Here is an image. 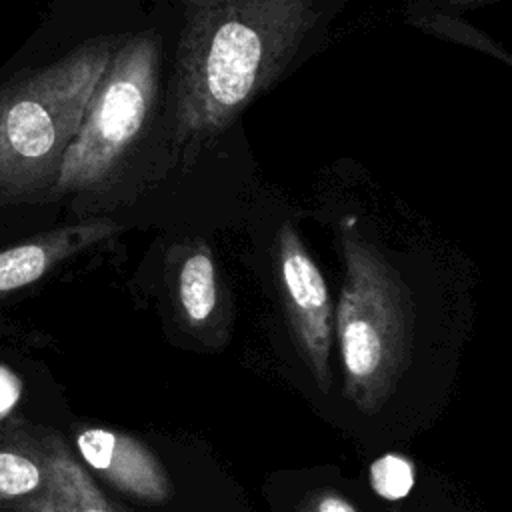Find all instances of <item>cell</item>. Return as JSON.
<instances>
[{
  "instance_id": "6da1fadb",
  "label": "cell",
  "mask_w": 512,
  "mask_h": 512,
  "mask_svg": "<svg viewBox=\"0 0 512 512\" xmlns=\"http://www.w3.org/2000/svg\"><path fill=\"white\" fill-rule=\"evenodd\" d=\"M174 140L200 148L288 68L312 30L316 0H180Z\"/></svg>"
},
{
  "instance_id": "7a4b0ae2",
  "label": "cell",
  "mask_w": 512,
  "mask_h": 512,
  "mask_svg": "<svg viewBox=\"0 0 512 512\" xmlns=\"http://www.w3.org/2000/svg\"><path fill=\"white\" fill-rule=\"evenodd\" d=\"M114 46L110 36L92 38L0 88V202L50 192Z\"/></svg>"
},
{
  "instance_id": "3957f363",
  "label": "cell",
  "mask_w": 512,
  "mask_h": 512,
  "mask_svg": "<svg viewBox=\"0 0 512 512\" xmlns=\"http://www.w3.org/2000/svg\"><path fill=\"white\" fill-rule=\"evenodd\" d=\"M344 280L336 304V338L344 396L364 414L378 412L406 372L412 296L390 260L366 240L354 218L340 226Z\"/></svg>"
},
{
  "instance_id": "277c9868",
  "label": "cell",
  "mask_w": 512,
  "mask_h": 512,
  "mask_svg": "<svg viewBox=\"0 0 512 512\" xmlns=\"http://www.w3.org/2000/svg\"><path fill=\"white\" fill-rule=\"evenodd\" d=\"M158 76L160 40L156 32H140L118 46L48 196L100 188L118 170L156 104Z\"/></svg>"
},
{
  "instance_id": "5b68a950",
  "label": "cell",
  "mask_w": 512,
  "mask_h": 512,
  "mask_svg": "<svg viewBox=\"0 0 512 512\" xmlns=\"http://www.w3.org/2000/svg\"><path fill=\"white\" fill-rule=\"evenodd\" d=\"M278 284L296 348L322 392L330 390L336 310L326 280L298 230L284 222L276 236Z\"/></svg>"
},
{
  "instance_id": "8992f818",
  "label": "cell",
  "mask_w": 512,
  "mask_h": 512,
  "mask_svg": "<svg viewBox=\"0 0 512 512\" xmlns=\"http://www.w3.org/2000/svg\"><path fill=\"white\" fill-rule=\"evenodd\" d=\"M84 464L60 432L20 416L0 420V506L20 508L64 482Z\"/></svg>"
},
{
  "instance_id": "52a82bcc",
  "label": "cell",
  "mask_w": 512,
  "mask_h": 512,
  "mask_svg": "<svg viewBox=\"0 0 512 512\" xmlns=\"http://www.w3.org/2000/svg\"><path fill=\"white\" fill-rule=\"evenodd\" d=\"M80 462L118 492L146 502L164 504L174 486L160 458L142 440L106 426H82L74 434Z\"/></svg>"
},
{
  "instance_id": "ba28073f",
  "label": "cell",
  "mask_w": 512,
  "mask_h": 512,
  "mask_svg": "<svg viewBox=\"0 0 512 512\" xmlns=\"http://www.w3.org/2000/svg\"><path fill=\"white\" fill-rule=\"evenodd\" d=\"M168 282L182 328L206 346H222L230 330V310L212 248L198 238L180 246Z\"/></svg>"
},
{
  "instance_id": "9c48e42d",
  "label": "cell",
  "mask_w": 512,
  "mask_h": 512,
  "mask_svg": "<svg viewBox=\"0 0 512 512\" xmlns=\"http://www.w3.org/2000/svg\"><path fill=\"white\" fill-rule=\"evenodd\" d=\"M120 230L122 226L110 218H90L40 232L0 250V302Z\"/></svg>"
},
{
  "instance_id": "30bf717a",
  "label": "cell",
  "mask_w": 512,
  "mask_h": 512,
  "mask_svg": "<svg viewBox=\"0 0 512 512\" xmlns=\"http://www.w3.org/2000/svg\"><path fill=\"white\" fill-rule=\"evenodd\" d=\"M20 512H130L128 508L112 502L104 496L98 484L92 480L88 468H80L68 482L54 492L28 502Z\"/></svg>"
},
{
  "instance_id": "8fae6325",
  "label": "cell",
  "mask_w": 512,
  "mask_h": 512,
  "mask_svg": "<svg viewBox=\"0 0 512 512\" xmlns=\"http://www.w3.org/2000/svg\"><path fill=\"white\" fill-rule=\"evenodd\" d=\"M412 22H414V26L422 28L428 34H434V36L450 40V42L464 44L472 50L486 52L512 68V52H508L486 32L474 28L472 24L464 22L462 18H458L452 12H444V10H436V8L420 4L418 8H412Z\"/></svg>"
},
{
  "instance_id": "7c38bea8",
  "label": "cell",
  "mask_w": 512,
  "mask_h": 512,
  "mask_svg": "<svg viewBox=\"0 0 512 512\" xmlns=\"http://www.w3.org/2000/svg\"><path fill=\"white\" fill-rule=\"evenodd\" d=\"M416 480L414 464L398 454H384L370 464V484L384 500H402Z\"/></svg>"
},
{
  "instance_id": "4fadbf2b",
  "label": "cell",
  "mask_w": 512,
  "mask_h": 512,
  "mask_svg": "<svg viewBox=\"0 0 512 512\" xmlns=\"http://www.w3.org/2000/svg\"><path fill=\"white\" fill-rule=\"evenodd\" d=\"M296 512H358V508L344 494L320 488L308 492L296 506Z\"/></svg>"
},
{
  "instance_id": "5bb4252c",
  "label": "cell",
  "mask_w": 512,
  "mask_h": 512,
  "mask_svg": "<svg viewBox=\"0 0 512 512\" xmlns=\"http://www.w3.org/2000/svg\"><path fill=\"white\" fill-rule=\"evenodd\" d=\"M22 396V380L6 366L0 364V420L8 418L12 408Z\"/></svg>"
},
{
  "instance_id": "9a60e30c",
  "label": "cell",
  "mask_w": 512,
  "mask_h": 512,
  "mask_svg": "<svg viewBox=\"0 0 512 512\" xmlns=\"http://www.w3.org/2000/svg\"><path fill=\"white\" fill-rule=\"evenodd\" d=\"M492 2H498V0H428V6L454 14V12L486 6V4H492Z\"/></svg>"
},
{
  "instance_id": "2e32d148",
  "label": "cell",
  "mask_w": 512,
  "mask_h": 512,
  "mask_svg": "<svg viewBox=\"0 0 512 512\" xmlns=\"http://www.w3.org/2000/svg\"><path fill=\"white\" fill-rule=\"evenodd\" d=\"M10 512H20V510H16V508H12V510H10Z\"/></svg>"
}]
</instances>
